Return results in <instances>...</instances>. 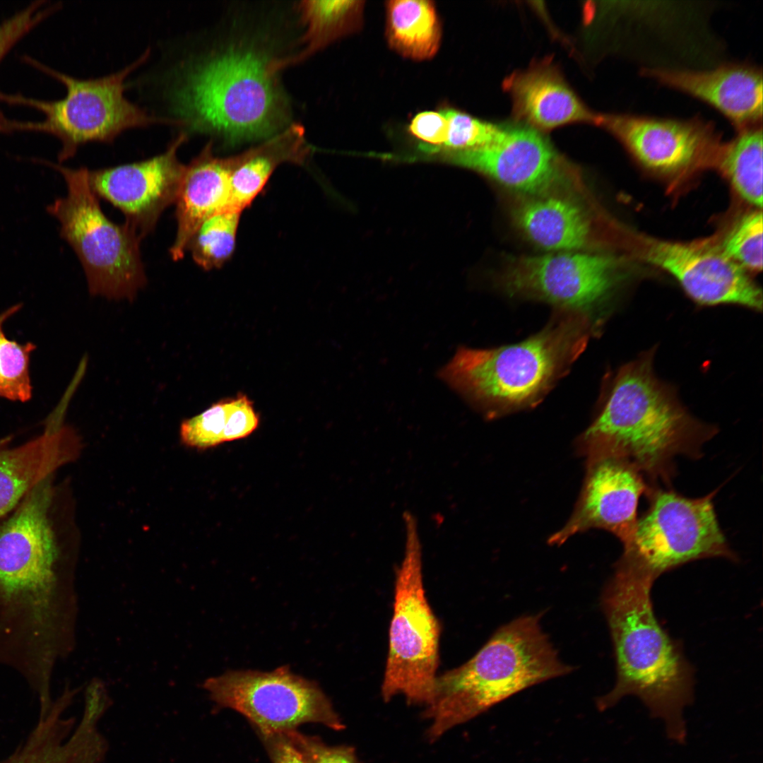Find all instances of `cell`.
Listing matches in <instances>:
<instances>
[{
  "instance_id": "obj_28",
  "label": "cell",
  "mask_w": 763,
  "mask_h": 763,
  "mask_svg": "<svg viewBox=\"0 0 763 763\" xmlns=\"http://www.w3.org/2000/svg\"><path fill=\"white\" fill-rule=\"evenodd\" d=\"M762 213L754 211L743 216L720 246L723 252L744 269L762 268Z\"/></svg>"
},
{
  "instance_id": "obj_30",
  "label": "cell",
  "mask_w": 763,
  "mask_h": 763,
  "mask_svg": "<svg viewBox=\"0 0 763 763\" xmlns=\"http://www.w3.org/2000/svg\"><path fill=\"white\" fill-rule=\"evenodd\" d=\"M231 398L218 401L201 413L182 421L179 435L183 444L206 449L225 442Z\"/></svg>"
},
{
  "instance_id": "obj_26",
  "label": "cell",
  "mask_w": 763,
  "mask_h": 763,
  "mask_svg": "<svg viewBox=\"0 0 763 763\" xmlns=\"http://www.w3.org/2000/svg\"><path fill=\"white\" fill-rule=\"evenodd\" d=\"M241 212L227 210L204 220L191 237L187 249L201 268H219L231 256L235 246Z\"/></svg>"
},
{
  "instance_id": "obj_23",
  "label": "cell",
  "mask_w": 763,
  "mask_h": 763,
  "mask_svg": "<svg viewBox=\"0 0 763 763\" xmlns=\"http://www.w3.org/2000/svg\"><path fill=\"white\" fill-rule=\"evenodd\" d=\"M306 26L301 42L304 47L289 57L271 59L270 69L280 70L306 60L335 40L361 27L364 1L304 0L297 6Z\"/></svg>"
},
{
  "instance_id": "obj_7",
  "label": "cell",
  "mask_w": 763,
  "mask_h": 763,
  "mask_svg": "<svg viewBox=\"0 0 763 763\" xmlns=\"http://www.w3.org/2000/svg\"><path fill=\"white\" fill-rule=\"evenodd\" d=\"M60 173L66 193L47 206L59 233L78 256L90 293L108 299L133 300L146 283L141 239L127 224L118 225L102 212L86 167L71 168L38 160Z\"/></svg>"
},
{
  "instance_id": "obj_14",
  "label": "cell",
  "mask_w": 763,
  "mask_h": 763,
  "mask_svg": "<svg viewBox=\"0 0 763 763\" xmlns=\"http://www.w3.org/2000/svg\"><path fill=\"white\" fill-rule=\"evenodd\" d=\"M653 487L629 460L615 455L588 457V470L581 495L571 518L549 540L560 545L575 534L591 528L612 533L625 542L637 523L642 495Z\"/></svg>"
},
{
  "instance_id": "obj_1",
  "label": "cell",
  "mask_w": 763,
  "mask_h": 763,
  "mask_svg": "<svg viewBox=\"0 0 763 763\" xmlns=\"http://www.w3.org/2000/svg\"><path fill=\"white\" fill-rule=\"evenodd\" d=\"M653 582L616 564L603 588L601 606L613 642L616 681L596 703L605 711L626 696H635L652 716L663 722L670 739L683 743L687 736L683 713L693 698V669L654 614Z\"/></svg>"
},
{
  "instance_id": "obj_20",
  "label": "cell",
  "mask_w": 763,
  "mask_h": 763,
  "mask_svg": "<svg viewBox=\"0 0 763 763\" xmlns=\"http://www.w3.org/2000/svg\"><path fill=\"white\" fill-rule=\"evenodd\" d=\"M80 449L78 434L59 421L18 445L12 436L0 438V519L38 483L74 461Z\"/></svg>"
},
{
  "instance_id": "obj_31",
  "label": "cell",
  "mask_w": 763,
  "mask_h": 763,
  "mask_svg": "<svg viewBox=\"0 0 763 763\" xmlns=\"http://www.w3.org/2000/svg\"><path fill=\"white\" fill-rule=\"evenodd\" d=\"M52 13L49 6L37 0L0 22V63L18 42Z\"/></svg>"
},
{
  "instance_id": "obj_25",
  "label": "cell",
  "mask_w": 763,
  "mask_h": 763,
  "mask_svg": "<svg viewBox=\"0 0 763 763\" xmlns=\"http://www.w3.org/2000/svg\"><path fill=\"white\" fill-rule=\"evenodd\" d=\"M720 165L735 191L747 203L762 206V124L738 129L737 135L721 146Z\"/></svg>"
},
{
  "instance_id": "obj_8",
  "label": "cell",
  "mask_w": 763,
  "mask_h": 763,
  "mask_svg": "<svg viewBox=\"0 0 763 763\" xmlns=\"http://www.w3.org/2000/svg\"><path fill=\"white\" fill-rule=\"evenodd\" d=\"M404 517L406 548L396 575L381 694L385 702L401 694L410 704L426 706L437 677L440 626L425 594L416 521L408 513Z\"/></svg>"
},
{
  "instance_id": "obj_6",
  "label": "cell",
  "mask_w": 763,
  "mask_h": 763,
  "mask_svg": "<svg viewBox=\"0 0 763 763\" xmlns=\"http://www.w3.org/2000/svg\"><path fill=\"white\" fill-rule=\"evenodd\" d=\"M147 50L136 61L116 73L80 79L47 66L29 56L23 60L64 85L60 100H45L0 91V101L32 107L44 115L40 121L10 119L0 112V133L42 132L61 143L59 162L73 157L78 148L92 141L111 142L122 131L153 123H177L148 114L124 96L126 76L148 58Z\"/></svg>"
},
{
  "instance_id": "obj_29",
  "label": "cell",
  "mask_w": 763,
  "mask_h": 763,
  "mask_svg": "<svg viewBox=\"0 0 763 763\" xmlns=\"http://www.w3.org/2000/svg\"><path fill=\"white\" fill-rule=\"evenodd\" d=\"M448 122V135L442 146L449 150L479 149L492 144L499 136L502 124L475 118L453 108L440 110Z\"/></svg>"
},
{
  "instance_id": "obj_36",
  "label": "cell",
  "mask_w": 763,
  "mask_h": 763,
  "mask_svg": "<svg viewBox=\"0 0 763 763\" xmlns=\"http://www.w3.org/2000/svg\"><path fill=\"white\" fill-rule=\"evenodd\" d=\"M257 733L272 763H306L282 733Z\"/></svg>"
},
{
  "instance_id": "obj_18",
  "label": "cell",
  "mask_w": 763,
  "mask_h": 763,
  "mask_svg": "<svg viewBox=\"0 0 763 763\" xmlns=\"http://www.w3.org/2000/svg\"><path fill=\"white\" fill-rule=\"evenodd\" d=\"M643 73L689 93L717 109L737 130L762 124V70L746 64H726L706 71L665 68Z\"/></svg>"
},
{
  "instance_id": "obj_24",
  "label": "cell",
  "mask_w": 763,
  "mask_h": 763,
  "mask_svg": "<svg viewBox=\"0 0 763 763\" xmlns=\"http://www.w3.org/2000/svg\"><path fill=\"white\" fill-rule=\"evenodd\" d=\"M386 37L401 55L415 60L429 59L437 52L441 27L434 3L427 0L389 1Z\"/></svg>"
},
{
  "instance_id": "obj_12",
  "label": "cell",
  "mask_w": 763,
  "mask_h": 763,
  "mask_svg": "<svg viewBox=\"0 0 763 763\" xmlns=\"http://www.w3.org/2000/svg\"><path fill=\"white\" fill-rule=\"evenodd\" d=\"M444 153L452 163L479 172L520 196L542 194L582 181L544 132L518 122L502 124L497 138L487 147Z\"/></svg>"
},
{
  "instance_id": "obj_35",
  "label": "cell",
  "mask_w": 763,
  "mask_h": 763,
  "mask_svg": "<svg viewBox=\"0 0 763 763\" xmlns=\"http://www.w3.org/2000/svg\"><path fill=\"white\" fill-rule=\"evenodd\" d=\"M112 705V699L104 682L92 679L85 690L84 709L78 725L87 729L97 728L98 722Z\"/></svg>"
},
{
  "instance_id": "obj_11",
  "label": "cell",
  "mask_w": 763,
  "mask_h": 763,
  "mask_svg": "<svg viewBox=\"0 0 763 763\" xmlns=\"http://www.w3.org/2000/svg\"><path fill=\"white\" fill-rule=\"evenodd\" d=\"M620 277V261L610 254L548 252L509 260L500 284L509 295L545 302L593 322Z\"/></svg>"
},
{
  "instance_id": "obj_9",
  "label": "cell",
  "mask_w": 763,
  "mask_h": 763,
  "mask_svg": "<svg viewBox=\"0 0 763 763\" xmlns=\"http://www.w3.org/2000/svg\"><path fill=\"white\" fill-rule=\"evenodd\" d=\"M718 490L690 498L672 489H653L647 496L649 507L622 543L623 552L616 563L655 581L697 560L736 561L715 511L713 499Z\"/></svg>"
},
{
  "instance_id": "obj_21",
  "label": "cell",
  "mask_w": 763,
  "mask_h": 763,
  "mask_svg": "<svg viewBox=\"0 0 763 763\" xmlns=\"http://www.w3.org/2000/svg\"><path fill=\"white\" fill-rule=\"evenodd\" d=\"M251 149L229 158L215 157L212 143L185 165L175 201L177 234L170 249L173 260L182 259L199 226L209 217L228 210L231 178Z\"/></svg>"
},
{
  "instance_id": "obj_15",
  "label": "cell",
  "mask_w": 763,
  "mask_h": 763,
  "mask_svg": "<svg viewBox=\"0 0 763 763\" xmlns=\"http://www.w3.org/2000/svg\"><path fill=\"white\" fill-rule=\"evenodd\" d=\"M186 140L180 134L162 153L150 159L98 170H89L96 194L124 214L126 224L141 239L152 232L162 212L175 203L185 165L177 150Z\"/></svg>"
},
{
  "instance_id": "obj_22",
  "label": "cell",
  "mask_w": 763,
  "mask_h": 763,
  "mask_svg": "<svg viewBox=\"0 0 763 763\" xmlns=\"http://www.w3.org/2000/svg\"><path fill=\"white\" fill-rule=\"evenodd\" d=\"M309 151L304 129L299 124H292L266 143L251 148L249 157L232 175L228 210L242 213L278 165L288 162L302 163Z\"/></svg>"
},
{
  "instance_id": "obj_32",
  "label": "cell",
  "mask_w": 763,
  "mask_h": 763,
  "mask_svg": "<svg viewBox=\"0 0 763 763\" xmlns=\"http://www.w3.org/2000/svg\"><path fill=\"white\" fill-rule=\"evenodd\" d=\"M282 734L306 763H361L351 746L327 745L318 737L304 735L297 730Z\"/></svg>"
},
{
  "instance_id": "obj_33",
  "label": "cell",
  "mask_w": 763,
  "mask_h": 763,
  "mask_svg": "<svg viewBox=\"0 0 763 763\" xmlns=\"http://www.w3.org/2000/svg\"><path fill=\"white\" fill-rule=\"evenodd\" d=\"M410 132L426 142L428 150L440 149L446 143L448 122L440 112L425 111L416 114L409 125Z\"/></svg>"
},
{
  "instance_id": "obj_16",
  "label": "cell",
  "mask_w": 763,
  "mask_h": 763,
  "mask_svg": "<svg viewBox=\"0 0 763 763\" xmlns=\"http://www.w3.org/2000/svg\"><path fill=\"white\" fill-rule=\"evenodd\" d=\"M644 255L672 275L701 304H735L762 309L761 289L720 247L649 239Z\"/></svg>"
},
{
  "instance_id": "obj_27",
  "label": "cell",
  "mask_w": 763,
  "mask_h": 763,
  "mask_svg": "<svg viewBox=\"0 0 763 763\" xmlns=\"http://www.w3.org/2000/svg\"><path fill=\"white\" fill-rule=\"evenodd\" d=\"M21 307V304H17L0 313V397L26 402L32 396L30 357L36 345L11 341L3 331L4 322Z\"/></svg>"
},
{
  "instance_id": "obj_4",
  "label": "cell",
  "mask_w": 763,
  "mask_h": 763,
  "mask_svg": "<svg viewBox=\"0 0 763 763\" xmlns=\"http://www.w3.org/2000/svg\"><path fill=\"white\" fill-rule=\"evenodd\" d=\"M563 312L520 343L491 349L459 347L439 377L487 414L536 403L582 353L592 329L586 316Z\"/></svg>"
},
{
  "instance_id": "obj_5",
  "label": "cell",
  "mask_w": 763,
  "mask_h": 763,
  "mask_svg": "<svg viewBox=\"0 0 763 763\" xmlns=\"http://www.w3.org/2000/svg\"><path fill=\"white\" fill-rule=\"evenodd\" d=\"M182 71L172 90L179 122L232 141L274 134L288 107L266 54L234 47Z\"/></svg>"
},
{
  "instance_id": "obj_2",
  "label": "cell",
  "mask_w": 763,
  "mask_h": 763,
  "mask_svg": "<svg viewBox=\"0 0 763 763\" xmlns=\"http://www.w3.org/2000/svg\"><path fill=\"white\" fill-rule=\"evenodd\" d=\"M716 433V427L693 417L656 377L649 352L617 372L602 409L580 442L588 457H623L658 487L670 483L675 458H701L703 446Z\"/></svg>"
},
{
  "instance_id": "obj_10",
  "label": "cell",
  "mask_w": 763,
  "mask_h": 763,
  "mask_svg": "<svg viewBox=\"0 0 763 763\" xmlns=\"http://www.w3.org/2000/svg\"><path fill=\"white\" fill-rule=\"evenodd\" d=\"M203 687L218 706L241 714L257 733H283L306 723L345 728L318 685L287 666L271 672L231 670L208 678Z\"/></svg>"
},
{
  "instance_id": "obj_17",
  "label": "cell",
  "mask_w": 763,
  "mask_h": 763,
  "mask_svg": "<svg viewBox=\"0 0 763 763\" xmlns=\"http://www.w3.org/2000/svg\"><path fill=\"white\" fill-rule=\"evenodd\" d=\"M583 191L582 184L520 196L511 207V220L528 242L548 252H598V220L580 196Z\"/></svg>"
},
{
  "instance_id": "obj_19",
  "label": "cell",
  "mask_w": 763,
  "mask_h": 763,
  "mask_svg": "<svg viewBox=\"0 0 763 763\" xmlns=\"http://www.w3.org/2000/svg\"><path fill=\"white\" fill-rule=\"evenodd\" d=\"M511 97L515 122L545 132L564 125H597L598 114L591 110L549 59L533 62L503 81Z\"/></svg>"
},
{
  "instance_id": "obj_13",
  "label": "cell",
  "mask_w": 763,
  "mask_h": 763,
  "mask_svg": "<svg viewBox=\"0 0 763 763\" xmlns=\"http://www.w3.org/2000/svg\"><path fill=\"white\" fill-rule=\"evenodd\" d=\"M597 125L615 136L643 167L663 175L714 160L721 146L714 124L700 118L598 114Z\"/></svg>"
},
{
  "instance_id": "obj_3",
  "label": "cell",
  "mask_w": 763,
  "mask_h": 763,
  "mask_svg": "<svg viewBox=\"0 0 763 763\" xmlns=\"http://www.w3.org/2000/svg\"><path fill=\"white\" fill-rule=\"evenodd\" d=\"M541 617L525 615L502 625L470 660L437 677L424 711L430 742L518 692L573 671L560 658Z\"/></svg>"
},
{
  "instance_id": "obj_34",
  "label": "cell",
  "mask_w": 763,
  "mask_h": 763,
  "mask_svg": "<svg viewBox=\"0 0 763 763\" xmlns=\"http://www.w3.org/2000/svg\"><path fill=\"white\" fill-rule=\"evenodd\" d=\"M259 415L252 402L245 395L231 398V408L225 442L244 438L252 434L258 427Z\"/></svg>"
}]
</instances>
